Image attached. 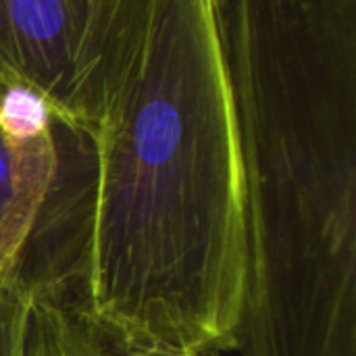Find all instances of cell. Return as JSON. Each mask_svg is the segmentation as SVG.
<instances>
[{
	"mask_svg": "<svg viewBox=\"0 0 356 356\" xmlns=\"http://www.w3.org/2000/svg\"><path fill=\"white\" fill-rule=\"evenodd\" d=\"M17 177H19V169H17L15 150L0 134V211L8 204V200L17 190Z\"/></svg>",
	"mask_w": 356,
	"mask_h": 356,
	"instance_id": "obj_5",
	"label": "cell"
},
{
	"mask_svg": "<svg viewBox=\"0 0 356 356\" xmlns=\"http://www.w3.org/2000/svg\"><path fill=\"white\" fill-rule=\"evenodd\" d=\"M244 163L242 356H356V2H217Z\"/></svg>",
	"mask_w": 356,
	"mask_h": 356,
	"instance_id": "obj_2",
	"label": "cell"
},
{
	"mask_svg": "<svg viewBox=\"0 0 356 356\" xmlns=\"http://www.w3.org/2000/svg\"><path fill=\"white\" fill-rule=\"evenodd\" d=\"M77 350H79V346H77V344H73V350H71V348H63V350H60L56 356H79ZM204 356H215V355H204Z\"/></svg>",
	"mask_w": 356,
	"mask_h": 356,
	"instance_id": "obj_6",
	"label": "cell"
},
{
	"mask_svg": "<svg viewBox=\"0 0 356 356\" xmlns=\"http://www.w3.org/2000/svg\"><path fill=\"white\" fill-rule=\"evenodd\" d=\"M119 2H0V90L35 92L67 129L94 113Z\"/></svg>",
	"mask_w": 356,
	"mask_h": 356,
	"instance_id": "obj_3",
	"label": "cell"
},
{
	"mask_svg": "<svg viewBox=\"0 0 356 356\" xmlns=\"http://www.w3.org/2000/svg\"><path fill=\"white\" fill-rule=\"evenodd\" d=\"M50 108L31 90L6 88L0 92V134L17 144H27L50 134Z\"/></svg>",
	"mask_w": 356,
	"mask_h": 356,
	"instance_id": "obj_4",
	"label": "cell"
},
{
	"mask_svg": "<svg viewBox=\"0 0 356 356\" xmlns=\"http://www.w3.org/2000/svg\"><path fill=\"white\" fill-rule=\"evenodd\" d=\"M79 134L92 144L90 188L40 215L35 232L58 225L63 242L40 292L73 282L77 317L123 356L232 350L246 286L244 163L217 2H119Z\"/></svg>",
	"mask_w": 356,
	"mask_h": 356,
	"instance_id": "obj_1",
	"label": "cell"
},
{
	"mask_svg": "<svg viewBox=\"0 0 356 356\" xmlns=\"http://www.w3.org/2000/svg\"><path fill=\"white\" fill-rule=\"evenodd\" d=\"M0 92H2V90H0Z\"/></svg>",
	"mask_w": 356,
	"mask_h": 356,
	"instance_id": "obj_7",
	"label": "cell"
}]
</instances>
